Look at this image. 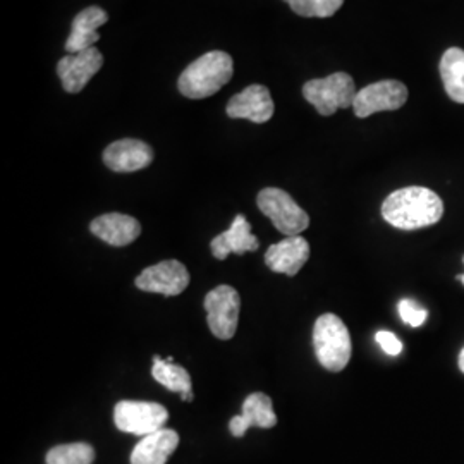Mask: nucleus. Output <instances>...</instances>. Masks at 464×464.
<instances>
[{"instance_id":"nucleus-1","label":"nucleus","mask_w":464,"mask_h":464,"mask_svg":"<svg viewBox=\"0 0 464 464\" xmlns=\"http://www.w3.org/2000/svg\"><path fill=\"white\" fill-rule=\"evenodd\" d=\"M444 216V203L429 188L410 186L391 193L382 205V217L402 231H415L437 224Z\"/></svg>"},{"instance_id":"nucleus-2","label":"nucleus","mask_w":464,"mask_h":464,"mask_svg":"<svg viewBox=\"0 0 464 464\" xmlns=\"http://www.w3.org/2000/svg\"><path fill=\"white\" fill-rule=\"evenodd\" d=\"M234 64L226 52L214 50L201 55L186 67L179 76L178 88L188 99H207L231 82Z\"/></svg>"},{"instance_id":"nucleus-3","label":"nucleus","mask_w":464,"mask_h":464,"mask_svg":"<svg viewBox=\"0 0 464 464\" xmlns=\"http://www.w3.org/2000/svg\"><path fill=\"white\" fill-rule=\"evenodd\" d=\"M316 360L329 372H341L351 360V335L344 322L337 315L318 316L314 327Z\"/></svg>"},{"instance_id":"nucleus-4","label":"nucleus","mask_w":464,"mask_h":464,"mask_svg":"<svg viewBox=\"0 0 464 464\" xmlns=\"http://www.w3.org/2000/svg\"><path fill=\"white\" fill-rule=\"evenodd\" d=\"M356 93L354 80L348 72H334L303 86V97L315 107L320 116H332L339 109L353 107Z\"/></svg>"},{"instance_id":"nucleus-5","label":"nucleus","mask_w":464,"mask_h":464,"mask_svg":"<svg viewBox=\"0 0 464 464\" xmlns=\"http://www.w3.org/2000/svg\"><path fill=\"white\" fill-rule=\"evenodd\" d=\"M258 208L272 220L277 231L285 236H299L310 226V217L289 193L279 188H266L258 193Z\"/></svg>"},{"instance_id":"nucleus-6","label":"nucleus","mask_w":464,"mask_h":464,"mask_svg":"<svg viewBox=\"0 0 464 464\" xmlns=\"http://www.w3.org/2000/svg\"><path fill=\"white\" fill-rule=\"evenodd\" d=\"M167 420L169 413L159 402L121 401L114 408V423L117 429L140 437L162 430Z\"/></svg>"},{"instance_id":"nucleus-7","label":"nucleus","mask_w":464,"mask_h":464,"mask_svg":"<svg viewBox=\"0 0 464 464\" xmlns=\"http://www.w3.org/2000/svg\"><path fill=\"white\" fill-rule=\"evenodd\" d=\"M207 310V322L217 339L229 341L237 331L241 310V298L231 285H218L212 289L203 303Z\"/></svg>"},{"instance_id":"nucleus-8","label":"nucleus","mask_w":464,"mask_h":464,"mask_svg":"<svg viewBox=\"0 0 464 464\" xmlns=\"http://www.w3.org/2000/svg\"><path fill=\"white\" fill-rule=\"evenodd\" d=\"M408 102V88L396 80L368 84L356 93L353 111L358 117H370L377 112L398 111Z\"/></svg>"},{"instance_id":"nucleus-9","label":"nucleus","mask_w":464,"mask_h":464,"mask_svg":"<svg viewBox=\"0 0 464 464\" xmlns=\"http://www.w3.org/2000/svg\"><path fill=\"white\" fill-rule=\"evenodd\" d=\"M136 287L145 293L178 296L189 285V272L178 260H166L145 268L136 277Z\"/></svg>"},{"instance_id":"nucleus-10","label":"nucleus","mask_w":464,"mask_h":464,"mask_svg":"<svg viewBox=\"0 0 464 464\" xmlns=\"http://www.w3.org/2000/svg\"><path fill=\"white\" fill-rule=\"evenodd\" d=\"M102 66L103 55L99 49L92 47L78 53H67L57 64V74L67 93H80Z\"/></svg>"},{"instance_id":"nucleus-11","label":"nucleus","mask_w":464,"mask_h":464,"mask_svg":"<svg viewBox=\"0 0 464 464\" xmlns=\"http://www.w3.org/2000/svg\"><path fill=\"white\" fill-rule=\"evenodd\" d=\"M226 112L232 119H248L255 124H264L274 116V100L264 84H251L232 97Z\"/></svg>"},{"instance_id":"nucleus-12","label":"nucleus","mask_w":464,"mask_h":464,"mask_svg":"<svg viewBox=\"0 0 464 464\" xmlns=\"http://www.w3.org/2000/svg\"><path fill=\"white\" fill-rule=\"evenodd\" d=\"M310 258V245L301 236H287L281 243L268 246L266 264L272 272L296 276Z\"/></svg>"},{"instance_id":"nucleus-13","label":"nucleus","mask_w":464,"mask_h":464,"mask_svg":"<svg viewBox=\"0 0 464 464\" xmlns=\"http://www.w3.org/2000/svg\"><path fill=\"white\" fill-rule=\"evenodd\" d=\"M153 160V150L140 140H119L103 151V164L114 172H136L149 167Z\"/></svg>"},{"instance_id":"nucleus-14","label":"nucleus","mask_w":464,"mask_h":464,"mask_svg":"<svg viewBox=\"0 0 464 464\" xmlns=\"http://www.w3.org/2000/svg\"><path fill=\"white\" fill-rule=\"evenodd\" d=\"M276 425H277V416L272 408V399L264 392H255L245 399L243 413L232 418L229 430L234 437H243L249 427L272 429Z\"/></svg>"},{"instance_id":"nucleus-15","label":"nucleus","mask_w":464,"mask_h":464,"mask_svg":"<svg viewBox=\"0 0 464 464\" xmlns=\"http://www.w3.org/2000/svg\"><path fill=\"white\" fill-rule=\"evenodd\" d=\"M210 246H212V253L217 260H226L231 253L245 255L248 251H256L260 243H258L256 236L251 232V226H249L246 217L239 214V216H236L227 231L218 234L212 239Z\"/></svg>"},{"instance_id":"nucleus-16","label":"nucleus","mask_w":464,"mask_h":464,"mask_svg":"<svg viewBox=\"0 0 464 464\" xmlns=\"http://www.w3.org/2000/svg\"><path fill=\"white\" fill-rule=\"evenodd\" d=\"M90 231L111 246H128L141 234L140 222L124 214H105L90 224Z\"/></svg>"},{"instance_id":"nucleus-17","label":"nucleus","mask_w":464,"mask_h":464,"mask_svg":"<svg viewBox=\"0 0 464 464\" xmlns=\"http://www.w3.org/2000/svg\"><path fill=\"white\" fill-rule=\"evenodd\" d=\"M107 21L109 16L102 7L92 5L83 9L72 21L71 34L66 42L67 53L92 49L100 40V26H103Z\"/></svg>"},{"instance_id":"nucleus-18","label":"nucleus","mask_w":464,"mask_h":464,"mask_svg":"<svg viewBox=\"0 0 464 464\" xmlns=\"http://www.w3.org/2000/svg\"><path fill=\"white\" fill-rule=\"evenodd\" d=\"M179 446V435L170 429H162L145 435L131 452V464H166Z\"/></svg>"},{"instance_id":"nucleus-19","label":"nucleus","mask_w":464,"mask_h":464,"mask_svg":"<svg viewBox=\"0 0 464 464\" xmlns=\"http://www.w3.org/2000/svg\"><path fill=\"white\" fill-rule=\"evenodd\" d=\"M153 379L162 383L166 389L172 392H179L183 401H193V389H191V377L183 366L176 365L174 358L162 360L160 356H153Z\"/></svg>"},{"instance_id":"nucleus-20","label":"nucleus","mask_w":464,"mask_h":464,"mask_svg":"<svg viewBox=\"0 0 464 464\" xmlns=\"http://www.w3.org/2000/svg\"><path fill=\"white\" fill-rule=\"evenodd\" d=\"M440 78L449 99L464 103V50L452 47L440 59Z\"/></svg>"},{"instance_id":"nucleus-21","label":"nucleus","mask_w":464,"mask_h":464,"mask_svg":"<svg viewBox=\"0 0 464 464\" xmlns=\"http://www.w3.org/2000/svg\"><path fill=\"white\" fill-rule=\"evenodd\" d=\"M45 461L47 464H93L95 450L84 442L64 444L50 449Z\"/></svg>"},{"instance_id":"nucleus-22","label":"nucleus","mask_w":464,"mask_h":464,"mask_svg":"<svg viewBox=\"0 0 464 464\" xmlns=\"http://www.w3.org/2000/svg\"><path fill=\"white\" fill-rule=\"evenodd\" d=\"M303 17H331L343 7L344 0H284Z\"/></svg>"},{"instance_id":"nucleus-23","label":"nucleus","mask_w":464,"mask_h":464,"mask_svg":"<svg viewBox=\"0 0 464 464\" xmlns=\"http://www.w3.org/2000/svg\"><path fill=\"white\" fill-rule=\"evenodd\" d=\"M399 315L402 318L404 324H408L410 327H421L429 316V312L421 306H418L413 299H402L399 303Z\"/></svg>"},{"instance_id":"nucleus-24","label":"nucleus","mask_w":464,"mask_h":464,"mask_svg":"<svg viewBox=\"0 0 464 464\" xmlns=\"http://www.w3.org/2000/svg\"><path fill=\"white\" fill-rule=\"evenodd\" d=\"M377 343L381 344V348L389 354V356H398L402 351V343L399 341L398 337L389 331H379L375 335Z\"/></svg>"},{"instance_id":"nucleus-25","label":"nucleus","mask_w":464,"mask_h":464,"mask_svg":"<svg viewBox=\"0 0 464 464\" xmlns=\"http://www.w3.org/2000/svg\"><path fill=\"white\" fill-rule=\"evenodd\" d=\"M459 370L464 373V348L463 351L459 353Z\"/></svg>"},{"instance_id":"nucleus-26","label":"nucleus","mask_w":464,"mask_h":464,"mask_svg":"<svg viewBox=\"0 0 464 464\" xmlns=\"http://www.w3.org/2000/svg\"><path fill=\"white\" fill-rule=\"evenodd\" d=\"M463 262H464V258H463ZM458 281L463 282V285H464V276H458Z\"/></svg>"}]
</instances>
